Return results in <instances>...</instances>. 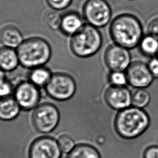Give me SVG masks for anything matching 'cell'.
<instances>
[{
  "instance_id": "obj_1",
  "label": "cell",
  "mask_w": 158,
  "mask_h": 158,
  "mask_svg": "<svg viewBox=\"0 0 158 158\" xmlns=\"http://www.w3.org/2000/svg\"><path fill=\"white\" fill-rule=\"evenodd\" d=\"M109 31L115 44L128 49L139 45L143 36L140 20L128 13L116 16L110 23Z\"/></svg>"
},
{
  "instance_id": "obj_2",
  "label": "cell",
  "mask_w": 158,
  "mask_h": 158,
  "mask_svg": "<svg viewBox=\"0 0 158 158\" xmlns=\"http://www.w3.org/2000/svg\"><path fill=\"white\" fill-rule=\"evenodd\" d=\"M149 123V115L143 109L130 106L118 112L115 120V128L122 138L133 139L144 133Z\"/></svg>"
},
{
  "instance_id": "obj_3",
  "label": "cell",
  "mask_w": 158,
  "mask_h": 158,
  "mask_svg": "<svg viewBox=\"0 0 158 158\" xmlns=\"http://www.w3.org/2000/svg\"><path fill=\"white\" fill-rule=\"evenodd\" d=\"M17 52L21 65L28 68H36L49 60L51 49L44 39L33 37L22 41L18 46Z\"/></svg>"
},
{
  "instance_id": "obj_4",
  "label": "cell",
  "mask_w": 158,
  "mask_h": 158,
  "mask_svg": "<svg viewBox=\"0 0 158 158\" xmlns=\"http://www.w3.org/2000/svg\"><path fill=\"white\" fill-rule=\"evenodd\" d=\"M102 43V35L97 27L85 24L72 35L70 48L76 56L87 57L96 53L101 48Z\"/></svg>"
},
{
  "instance_id": "obj_5",
  "label": "cell",
  "mask_w": 158,
  "mask_h": 158,
  "mask_svg": "<svg viewBox=\"0 0 158 158\" xmlns=\"http://www.w3.org/2000/svg\"><path fill=\"white\" fill-rule=\"evenodd\" d=\"M59 118V112L55 106L43 103L35 109L31 116V122L38 131L48 133L57 127Z\"/></svg>"
},
{
  "instance_id": "obj_6",
  "label": "cell",
  "mask_w": 158,
  "mask_h": 158,
  "mask_svg": "<svg viewBox=\"0 0 158 158\" xmlns=\"http://www.w3.org/2000/svg\"><path fill=\"white\" fill-rule=\"evenodd\" d=\"M85 19L95 27L108 24L112 16V9L106 0H86L83 7Z\"/></svg>"
},
{
  "instance_id": "obj_7",
  "label": "cell",
  "mask_w": 158,
  "mask_h": 158,
  "mask_svg": "<svg viewBox=\"0 0 158 158\" xmlns=\"http://www.w3.org/2000/svg\"><path fill=\"white\" fill-rule=\"evenodd\" d=\"M48 94L53 99L65 101L70 99L76 90V84L70 75L63 73L53 74L46 85Z\"/></svg>"
},
{
  "instance_id": "obj_8",
  "label": "cell",
  "mask_w": 158,
  "mask_h": 158,
  "mask_svg": "<svg viewBox=\"0 0 158 158\" xmlns=\"http://www.w3.org/2000/svg\"><path fill=\"white\" fill-rule=\"evenodd\" d=\"M104 59L107 66L112 72H124L131 63L128 49L115 43L107 48Z\"/></svg>"
},
{
  "instance_id": "obj_9",
  "label": "cell",
  "mask_w": 158,
  "mask_h": 158,
  "mask_svg": "<svg viewBox=\"0 0 158 158\" xmlns=\"http://www.w3.org/2000/svg\"><path fill=\"white\" fill-rule=\"evenodd\" d=\"M128 84L136 88H145L153 81L154 78L150 72L148 64L142 61H135L126 70Z\"/></svg>"
},
{
  "instance_id": "obj_10",
  "label": "cell",
  "mask_w": 158,
  "mask_h": 158,
  "mask_svg": "<svg viewBox=\"0 0 158 158\" xmlns=\"http://www.w3.org/2000/svg\"><path fill=\"white\" fill-rule=\"evenodd\" d=\"M61 150L52 138L43 136L35 139L30 146V158H60Z\"/></svg>"
},
{
  "instance_id": "obj_11",
  "label": "cell",
  "mask_w": 158,
  "mask_h": 158,
  "mask_svg": "<svg viewBox=\"0 0 158 158\" xmlns=\"http://www.w3.org/2000/svg\"><path fill=\"white\" fill-rule=\"evenodd\" d=\"M14 97L20 107L30 110L38 104L40 99V91L38 87L32 82L24 81L17 86Z\"/></svg>"
},
{
  "instance_id": "obj_12",
  "label": "cell",
  "mask_w": 158,
  "mask_h": 158,
  "mask_svg": "<svg viewBox=\"0 0 158 158\" xmlns=\"http://www.w3.org/2000/svg\"><path fill=\"white\" fill-rule=\"evenodd\" d=\"M104 97L111 108L119 111L131 105V93L126 86L112 85L107 89Z\"/></svg>"
},
{
  "instance_id": "obj_13",
  "label": "cell",
  "mask_w": 158,
  "mask_h": 158,
  "mask_svg": "<svg viewBox=\"0 0 158 158\" xmlns=\"http://www.w3.org/2000/svg\"><path fill=\"white\" fill-rule=\"evenodd\" d=\"M83 26L80 15L75 11L66 12L62 16L60 29L67 35H73Z\"/></svg>"
},
{
  "instance_id": "obj_14",
  "label": "cell",
  "mask_w": 158,
  "mask_h": 158,
  "mask_svg": "<svg viewBox=\"0 0 158 158\" xmlns=\"http://www.w3.org/2000/svg\"><path fill=\"white\" fill-rule=\"evenodd\" d=\"M23 36L15 26L7 25L0 29V43L4 46L14 48L22 43Z\"/></svg>"
},
{
  "instance_id": "obj_15",
  "label": "cell",
  "mask_w": 158,
  "mask_h": 158,
  "mask_svg": "<svg viewBox=\"0 0 158 158\" xmlns=\"http://www.w3.org/2000/svg\"><path fill=\"white\" fill-rule=\"evenodd\" d=\"M20 106L15 97L11 96L0 98V119L10 120L15 118L19 112Z\"/></svg>"
},
{
  "instance_id": "obj_16",
  "label": "cell",
  "mask_w": 158,
  "mask_h": 158,
  "mask_svg": "<svg viewBox=\"0 0 158 158\" xmlns=\"http://www.w3.org/2000/svg\"><path fill=\"white\" fill-rule=\"evenodd\" d=\"M19 60L17 52L11 48H0V69L3 71H11L16 68Z\"/></svg>"
},
{
  "instance_id": "obj_17",
  "label": "cell",
  "mask_w": 158,
  "mask_h": 158,
  "mask_svg": "<svg viewBox=\"0 0 158 158\" xmlns=\"http://www.w3.org/2000/svg\"><path fill=\"white\" fill-rule=\"evenodd\" d=\"M67 158H101L98 150L93 146L81 144L74 147L69 152Z\"/></svg>"
},
{
  "instance_id": "obj_18",
  "label": "cell",
  "mask_w": 158,
  "mask_h": 158,
  "mask_svg": "<svg viewBox=\"0 0 158 158\" xmlns=\"http://www.w3.org/2000/svg\"><path fill=\"white\" fill-rule=\"evenodd\" d=\"M139 46L144 54L153 57L158 52V40L148 34L143 36Z\"/></svg>"
},
{
  "instance_id": "obj_19",
  "label": "cell",
  "mask_w": 158,
  "mask_h": 158,
  "mask_svg": "<svg viewBox=\"0 0 158 158\" xmlns=\"http://www.w3.org/2000/svg\"><path fill=\"white\" fill-rule=\"evenodd\" d=\"M51 76L50 71L48 69L43 67H39L35 68L31 71L30 78V81L38 87L43 86H46Z\"/></svg>"
},
{
  "instance_id": "obj_20",
  "label": "cell",
  "mask_w": 158,
  "mask_h": 158,
  "mask_svg": "<svg viewBox=\"0 0 158 158\" xmlns=\"http://www.w3.org/2000/svg\"><path fill=\"white\" fill-rule=\"evenodd\" d=\"M150 99V94L145 88H136L131 93V105L143 109L149 104Z\"/></svg>"
},
{
  "instance_id": "obj_21",
  "label": "cell",
  "mask_w": 158,
  "mask_h": 158,
  "mask_svg": "<svg viewBox=\"0 0 158 158\" xmlns=\"http://www.w3.org/2000/svg\"><path fill=\"white\" fill-rule=\"evenodd\" d=\"M62 16L56 11H49L46 13L44 17V21L46 25L53 30L60 28Z\"/></svg>"
},
{
  "instance_id": "obj_22",
  "label": "cell",
  "mask_w": 158,
  "mask_h": 158,
  "mask_svg": "<svg viewBox=\"0 0 158 158\" xmlns=\"http://www.w3.org/2000/svg\"><path fill=\"white\" fill-rule=\"evenodd\" d=\"M109 81L114 86H125L128 83L126 73L123 71L112 72L109 75Z\"/></svg>"
},
{
  "instance_id": "obj_23",
  "label": "cell",
  "mask_w": 158,
  "mask_h": 158,
  "mask_svg": "<svg viewBox=\"0 0 158 158\" xmlns=\"http://www.w3.org/2000/svg\"><path fill=\"white\" fill-rule=\"evenodd\" d=\"M57 143L61 151L65 153H69L75 147L73 139L67 135L60 136L58 139Z\"/></svg>"
},
{
  "instance_id": "obj_24",
  "label": "cell",
  "mask_w": 158,
  "mask_h": 158,
  "mask_svg": "<svg viewBox=\"0 0 158 158\" xmlns=\"http://www.w3.org/2000/svg\"><path fill=\"white\" fill-rule=\"evenodd\" d=\"M72 0H46L48 5L56 10H62L67 8Z\"/></svg>"
},
{
  "instance_id": "obj_25",
  "label": "cell",
  "mask_w": 158,
  "mask_h": 158,
  "mask_svg": "<svg viewBox=\"0 0 158 158\" xmlns=\"http://www.w3.org/2000/svg\"><path fill=\"white\" fill-rule=\"evenodd\" d=\"M148 34L158 40V17L153 19L149 23L147 27Z\"/></svg>"
},
{
  "instance_id": "obj_26",
  "label": "cell",
  "mask_w": 158,
  "mask_h": 158,
  "mask_svg": "<svg viewBox=\"0 0 158 158\" xmlns=\"http://www.w3.org/2000/svg\"><path fill=\"white\" fill-rule=\"evenodd\" d=\"M12 91V86L8 81H3L0 83V98L11 96Z\"/></svg>"
},
{
  "instance_id": "obj_27",
  "label": "cell",
  "mask_w": 158,
  "mask_h": 158,
  "mask_svg": "<svg viewBox=\"0 0 158 158\" xmlns=\"http://www.w3.org/2000/svg\"><path fill=\"white\" fill-rule=\"evenodd\" d=\"M147 64L154 78H158V57H152Z\"/></svg>"
},
{
  "instance_id": "obj_28",
  "label": "cell",
  "mask_w": 158,
  "mask_h": 158,
  "mask_svg": "<svg viewBox=\"0 0 158 158\" xmlns=\"http://www.w3.org/2000/svg\"><path fill=\"white\" fill-rule=\"evenodd\" d=\"M144 158H158V146H151L144 152Z\"/></svg>"
},
{
  "instance_id": "obj_29",
  "label": "cell",
  "mask_w": 158,
  "mask_h": 158,
  "mask_svg": "<svg viewBox=\"0 0 158 158\" xmlns=\"http://www.w3.org/2000/svg\"><path fill=\"white\" fill-rule=\"evenodd\" d=\"M4 77L5 76L3 70L1 69H0V83L4 81Z\"/></svg>"
},
{
  "instance_id": "obj_30",
  "label": "cell",
  "mask_w": 158,
  "mask_h": 158,
  "mask_svg": "<svg viewBox=\"0 0 158 158\" xmlns=\"http://www.w3.org/2000/svg\"><path fill=\"white\" fill-rule=\"evenodd\" d=\"M157 56H158V52H157ZM157 57H158V56H157Z\"/></svg>"
}]
</instances>
